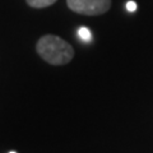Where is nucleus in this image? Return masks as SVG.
<instances>
[{"instance_id": "f03ea898", "label": "nucleus", "mask_w": 153, "mask_h": 153, "mask_svg": "<svg viewBox=\"0 0 153 153\" xmlns=\"http://www.w3.org/2000/svg\"><path fill=\"white\" fill-rule=\"evenodd\" d=\"M68 8L82 16H101L111 8V0H66Z\"/></svg>"}, {"instance_id": "39448f33", "label": "nucleus", "mask_w": 153, "mask_h": 153, "mask_svg": "<svg viewBox=\"0 0 153 153\" xmlns=\"http://www.w3.org/2000/svg\"><path fill=\"white\" fill-rule=\"evenodd\" d=\"M126 9L129 12H135L137 10V3L131 1V0H130V1H128L126 3Z\"/></svg>"}, {"instance_id": "f257e3e1", "label": "nucleus", "mask_w": 153, "mask_h": 153, "mask_svg": "<svg viewBox=\"0 0 153 153\" xmlns=\"http://www.w3.org/2000/svg\"><path fill=\"white\" fill-rule=\"evenodd\" d=\"M40 57L51 65H65L74 57V49L70 44L56 35H44L36 44Z\"/></svg>"}, {"instance_id": "423d86ee", "label": "nucleus", "mask_w": 153, "mask_h": 153, "mask_svg": "<svg viewBox=\"0 0 153 153\" xmlns=\"http://www.w3.org/2000/svg\"><path fill=\"white\" fill-rule=\"evenodd\" d=\"M9 153H16V152H9Z\"/></svg>"}, {"instance_id": "20e7f679", "label": "nucleus", "mask_w": 153, "mask_h": 153, "mask_svg": "<svg viewBox=\"0 0 153 153\" xmlns=\"http://www.w3.org/2000/svg\"><path fill=\"white\" fill-rule=\"evenodd\" d=\"M78 36L80 40H83L84 42H89L91 38H92V35H91V31L88 30V28L85 27H80L78 30Z\"/></svg>"}, {"instance_id": "7ed1b4c3", "label": "nucleus", "mask_w": 153, "mask_h": 153, "mask_svg": "<svg viewBox=\"0 0 153 153\" xmlns=\"http://www.w3.org/2000/svg\"><path fill=\"white\" fill-rule=\"evenodd\" d=\"M27 4L31 8H36V9H41V8H47L55 4L57 0H26Z\"/></svg>"}]
</instances>
